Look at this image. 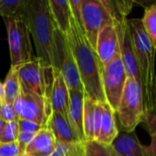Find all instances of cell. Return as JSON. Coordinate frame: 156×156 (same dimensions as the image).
Here are the masks:
<instances>
[{"instance_id": "obj_1", "label": "cell", "mask_w": 156, "mask_h": 156, "mask_svg": "<svg viewBox=\"0 0 156 156\" xmlns=\"http://www.w3.org/2000/svg\"><path fill=\"white\" fill-rule=\"evenodd\" d=\"M25 21L37 48V58L47 66L59 69L64 35L53 19L48 0H28Z\"/></svg>"}, {"instance_id": "obj_2", "label": "cell", "mask_w": 156, "mask_h": 156, "mask_svg": "<svg viewBox=\"0 0 156 156\" xmlns=\"http://www.w3.org/2000/svg\"><path fill=\"white\" fill-rule=\"evenodd\" d=\"M65 36L76 60L85 94L95 101L106 102L102 81L103 66L72 14L70 27Z\"/></svg>"}, {"instance_id": "obj_3", "label": "cell", "mask_w": 156, "mask_h": 156, "mask_svg": "<svg viewBox=\"0 0 156 156\" xmlns=\"http://www.w3.org/2000/svg\"><path fill=\"white\" fill-rule=\"evenodd\" d=\"M129 32L134 46L142 77L144 112L154 106L156 85V48L148 38L142 20L132 18L127 21Z\"/></svg>"}, {"instance_id": "obj_4", "label": "cell", "mask_w": 156, "mask_h": 156, "mask_svg": "<svg viewBox=\"0 0 156 156\" xmlns=\"http://www.w3.org/2000/svg\"><path fill=\"white\" fill-rule=\"evenodd\" d=\"M115 114L123 132L135 131L141 124L144 114V104L141 85L135 79H127Z\"/></svg>"}, {"instance_id": "obj_5", "label": "cell", "mask_w": 156, "mask_h": 156, "mask_svg": "<svg viewBox=\"0 0 156 156\" xmlns=\"http://www.w3.org/2000/svg\"><path fill=\"white\" fill-rule=\"evenodd\" d=\"M17 69L20 85L50 102L53 84V68L47 66L40 58L15 67Z\"/></svg>"}, {"instance_id": "obj_6", "label": "cell", "mask_w": 156, "mask_h": 156, "mask_svg": "<svg viewBox=\"0 0 156 156\" xmlns=\"http://www.w3.org/2000/svg\"><path fill=\"white\" fill-rule=\"evenodd\" d=\"M6 27L11 67H17L32 60L30 33L25 19L3 18Z\"/></svg>"}, {"instance_id": "obj_7", "label": "cell", "mask_w": 156, "mask_h": 156, "mask_svg": "<svg viewBox=\"0 0 156 156\" xmlns=\"http://www.w3.org/2000/svg\"><path fill=\"white\" fill-rule=\"evenodd\" d=\"M18 120L33 122L46 128L52 113L51 104L44 98L20 85V94L14 102Z\"/></svg>"}, {"instance_id": "obj_8", "label": "cell", "mask_w": 156, "mask_h": 156, "mask_svg": "<svg viewBox=\"0 0 156 156\" xmlns=\"http://www.w3.org/2000/svg\"><path fill=\"white\" fill-rule=\"evenodd\" d=\"M81 15L85 36L95 50L97 37L101 28L114 22L103 0H81Z\"/></svg>"}, {"instance_id": "obj_9", "label": "cell", "mask_w": 156, "mask_h": 156, "mask_svg": "<svg viewBox=\"0 0 156 156\" xmlns=\"http://www.w3.org/2000/svg\"><path fill=\"white\" fill-rule=\"evenodd\" d=\"M127 74L122 63L121 53L118 54L115 58L111 61L107 66L103 68V90L106 98V102L116 112L122 95L123 93Z\"/></svg>"}, {"instance_id": "obj_10", "label": "cell", "mask_w": 156, "mask_h": 156, "mask_svg": "<svg viewBox=\"0 0 156 156\" xmlns=\"http://www.w3.org/2000/svg\"><path fill=\"white\" fill-rule=\"evenodd\" d=\"M122 35L115 24H108L100 31L95 50L103 68L121 53Z\"/></svg>"}, {"instance_id": "obj_11", "label": "cell", "mask_w": 156, "mask_h": 156, "mask_svg": "<svg viewBox=\"0 0 156 156\" xmlns=\"http://www.w3.org/2000/svg\"><path fill=\"white\" fill-rule=\"evenodd\" d=\"M59 70L61 71L67 86L70 90H84L79 69L69 48L66 36L64 35L63 41L61 44L60 50V60H59Z\"/></svg>"}, {"instance_id": "obj_12", "label": "cell", "mask_w": 156, "mask_h": 156, "mask_svg": "<svg viewBox=\"0 0 156 156\" xmlns=\"http://www.w3.org/2000/svg\"><path fill=\"white\" fill-rule=\"evenodd\" d=\"M47 128L52 132L57 144L82 143L70 124L69 118L61 113L52 112L48 122Z\"/></svg>"}, {"instance_id": "obj_13", "label": "cell", "mask_w": 156, "mask_h": 156, "mask_svg": "<svg viewBox=\"0 0 156 156\" xmlns=\"http://www.w3.org/2000/svg\"><path fill=\"white\" fill-rule=\"evenodd\" d=\"M53 84L50 95L52 112L61 113L68 117L69 107V90L58 69H53Z\"/></svg>"}, {"instance_id": "obj_14", "label": "cell", "mask_w": 156, "mask_h": 156, "mask_svg": "<svg viewBox=\"0 0 156 156\" xmlns=\"http://www.w3.org/2000/svg\"><path fill=\"white\" fill-rule=\"evenodd\" d=\"M121 56L127 77L135 79L141 85L142 83L141 72H140L139 64H138L134 46L133 43V39L129 32L128 25H127V28L121 36Z\"/></svg>"}, {"instance_id": "obj_15", "label": "cell", "mask_w": 156, "mask_h": 156, "mask_svg": "<svg viewBox=\"0 0 156 156\" xmlns=\"http://www.w3.org/2000/svg\"><path fill=\"white\" fill-rule=\"evenodd\" d=\"M84 90L69 91V107L68 118L74 131L82 143H85L83 131V113H84Z\"/></svg>"}, {"instance_id": "obj_16", "label": "cell", "mask_w": 156, "mask_h": 156, "mask_svg": "<svg viewBox=\"0 0 156 156\" xmlns=\"http://www.w3.org/2000/svg\"><path fill=\"white\" fill-rule=\"evenodd\" d=\"M57 148V142L48 128L38 131L27 145L25 156H51Z\"/></svg>"}, {"instance_id": "obj_17", "label": "cell", "mask_w": 156, "mask_h": 156, "mask_svg": "<svg viewBox=\"0 0 156 156\" xmlns=\"http://www.w3.org/2000/svg\"><path fill=\"white\" fill-rule=\"evenodd\" d=\"M120 131L117 125L115 112L109 105V103L102 102L101 123L99 136L96 141L104 144L112 145V144L116 139Z\"/></svg>"}, {"instance_id": "obj_18", "label": "cell", "mask_w": 156, "mask_h": 156, "mask_svg": "<svg viewBox=\"0 0 156 156\" xmlns=\"http://www.w3.org/2000/svg\"><path fill=\"white\" fill-rule=\"evenodd\" d=\"M48 5L53 19L58 30L63 35H66L69 30L71 19V9L69 5V0H48Z\"/></svg>"}, {"instance_id": "obj_19", "label": "cell", "mask_w": 156, "mask_h": 156, "mask_svg": "<svg viewBox=\"0 0 156 156\" xmlns=\"http://www.w3.org/2000/svg\"><path fill=\"white\" fill-rule=\"evenodd\" d=\"M115 26L122 29L127 26L128 15L133 9L134 1L128 0H103Z\"/></svg>"}, {"instance_id": "obj_20", "label": "cell", "mask_w": 156, "mask_h": 156, "mask_svg": "<svg viewBox=\"0 0 156 156\" xmlns=\"http://www.w3.org/2000/svg\"><path fill=\"white\" fill-rule=\"evenodd\" d=\"M97 101L85 94L84 113H83V131L85 142L95 141V110Z\"/></svg>"}, {"instance_id": "obj_21", "label": "cell", "mask_w": 156, "mask_h": 156, "mask_svg": "<svg viewBox=\"0 0 156 156\" xmlns=\"http://www.w3.org/2000/svg\"><path fill=\"white\" fill-rule=\"evenodd\" d=\"M114 150L122 156H125L141 145L135 131L120 133L112 144Z\"/></svg>"}, {"instance_id": "obj_22", "label": "cell", "mask_w": 156, "mask_h": 156, "mask_svg": "<svg viewBox=\"0 0 156 156\" xmlns=\"http://www.w3.org/2000/svg\"><path fill=\"white\" fill-rule=\"evenodd\" d=\"M28 0H0V16L3 18L25 19Z\"/></svg>"}, {"instance_id": "obj_23", "label": "cell", "mask_w": 156, "mask_h": 156, "mask_svg": "<svg viewBox=\"0 0 156 156\" xmlns=\"http://www.w3.org/2000/svg\"><path fill=\"white\" fill-rule=\"evenodd\" d=\"M5 92V102L13 103L16 101L20 94V80L17 69L11 67L4 82Z\"/></svg>"}, {"instance_id": "obj_24", "label": "cell", "mask_w": 156, "mask_h": 156, "mask_svg": "<svg viewBox=\"0 0 156 156\" xmlns=\"http://www.w3.org/2000/svg\"><path fill=\"white\" fill-rule=\"evenodd\" d=\"M141 20L148 38L156 48V1L144 8V15Z\"/></svg>"}, {"instance_id": "obj_25", "label": "cell", "mask_w": 156, "mask_h": 156, "mask_svg": "<svg viewBox=\"0 0 156 156\" xmlns=\"http://www.w3.org/2000/svg\"><path fill=\"white\" fill-rule=\"evenodd\" d=\"M84 156H122L112 145L101 144L98 141H88L84 143Z\"/></svg>"}, {"instance_id": "obj_26", "label": "cell", "mask_w": 156, "mask_h": 156, "mask_svg": "<svg viewBox=\"0 0 156 156\" xmlns=\"http://www.w3.org/2000/svg\"><path fill=\"white\" fill-rule=\"evenodd\" d=\"M19 132L20 131H19V126H18V121L5 122L0 143L9 144V143L16 142Z\"/></svg>"}, {"instance_id": "obj_27", "label": "cell", "mask_w": 156, "mask_h": 156, "mask_svg": "<svg viewBox=\"0 0 156 156\" xmlns=\"http://www.w3.org/2000/svg\"><path fill=\"white\" fill-rule=\"evenodd\" d=\"M142 126L145 129L148 134L152 137L156 134V105L150 110L144 112L142 122Z\"/></svg>"}, {"instance_id": "obj_28", "label": "cell", "mask_w": 156, "mask_h": 156, "mask_svg": "<svg viewBox=\"0 0 156 156\" xmlns=\"http://www.w3.org/2000/svg\"><path fill=\"white\" fill-rule=\"evenodd\" d=\"M0 118L5 122L18 121V116L13 103H8L5 101L0 104Z\"/></svg>"}, {"instance_id": "obj_29", "label": "cell", "mask_w": 156, "mask_h": 156, "mask_svg": "<svg viewBox=\"0 0 156 156\" xmlns=\"http://www.w3.org/2000/svg\"><path fill=\"white\" fill-rule=\"evenodd\" d=\"M0 156H24L20 151L18 144L9 143L2 144L0 143Z\"/></svg>"}, {"instance_id": "obj_30", "label": "cell", "mask_w": 156, "mask_h": 156, "mask_svg": "<svg viewBox=\"0 0 156 156\" xmlns=\"http://www.w3.org/2000/svg\"><path fill=\"white\" fill-rule=\"evenodd\" d=\"M36 133H27V132H19L16 143L18 144V146L20 148L21 153L23 154V155L25 156V152L26 149L27 147V145L31 143V141L33 140L34 136Z\"/></svg>"}, {"instance_id": "obj_31", "label": "cell", "mask_w": 156, "mask_h": 156, "mask_svg": "<svg viewBox=\"0 0 156 156\" xmlns=\"http://www.w3.org/2000/svg\"><path fill=\"white\" fill-rule=\"evenodd\" d=\"M18 126L20 132H27L33 133H37L38 131L42 129L40 125L27 120H18Z\"/></svg>"}, {"instance_id": "obj_32", "label": "cell", "mask_w": 156, "mask_h": 156, "mask_svg": "<svg viewBox=\"0 0 156 156\" xmlns=\"http://www.w3.org/2000/svg\"><path fill=\"white\" fill-rule=\"evenodd\" d=\"M144 149L147 156H156V134L151 137V144L144 145Z\"/></svg>"}, {"instance_id": "obj_33", "label": "cell", "mask_w": 156, "mask_h": 156, "mask_svg": "<svg viewBox=\"0 0 156 156\" xmlns=\"http://www.w3.org/2000/svg\"><path fill=\"white\" fill-rule=\"evenodd\" d=\"M125 156H147L145 153V149H144V145L141 144V145L136 148L134 151H133L132 153H130L129 154Z\"/></svg>"}, {"instance_id": "obj_34", "label": "cell", "mask_w": 156, "mask_h": 156, "mask_svg": "<svg viewBox=\"0 0 156 156\" xmlns=\"http://www.w3.org/2000/svg\"><path fill=\"white\" fill-rule=\"evenodd\" d=\"M5 101V92L4 83L0 81V104Z\"/></svg>"}, {"instance_id": "obj_35", "label": "cell", "mask_w": 156, "mask_h": 156, "mask_svg": "<svg viewBox=\"0 0 156 156\" xmlns=\"http://www.w3.org/2000/svg\"><path fill=\"white\" fill-rule=\"evenodd\" d=\"M5 124V122L0 118V140H1V137H2V133H3V131H4Z\"/></svg>"}, {"instance_id": "obj_36", "label": "cell", "mask_w": 156, "mask_h": 156, "mask_svg": "<svg viewBox=\"0 0 156 156\" xmlns=\"http://www.w3.org/2000/svg\"><path fill=\"white\" fill-rule=\"evenodd\" d=\"M154 105H156V85H155V97H154Z\"/></svg>"}]
</instances>
